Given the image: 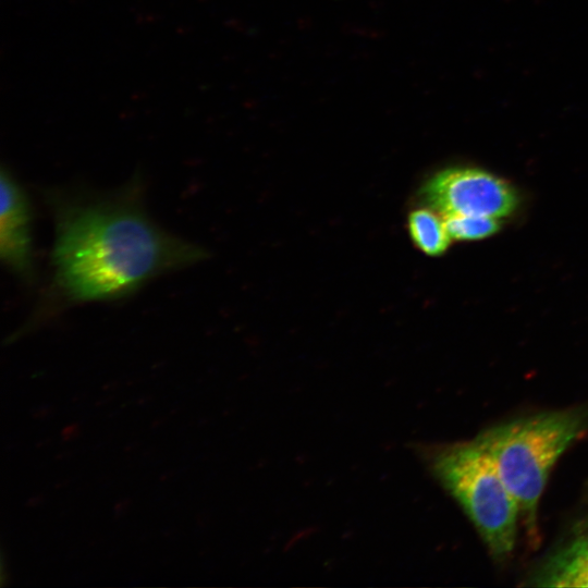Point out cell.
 <instances>
[{"label": "cell", "mask_w": 588, "mask_h": 588, "mask_svg": "<svg viewBox=\"0 0 588 588\" xmlns=\"http://www.w3.org/2000/svg\"><path fill=\"white\" fill-rule=\"evenodd\" d=\"M138 179L105 194L50 192L52 291L68 304L130 295L150 280L207 257L146 212Z\"/></svg>", "instance_id": "1"}, {"label": "cell", "mask_w": 588, "mask_h": 588, "mask_svg": "<svg viewBox=\"0 0 588 588\" xmlns=\"http://www.w3.org/2000/svg\"><path fill=\"white\" fill-rule=\"evenodd\" d=\"M587 422L580 409L544 412L497 425L474 439L516 500L531 539L538 537V504L550 471Z\"/></svg>", "instance_id": "2"}, {"label": "cell", "mask_w": 588, "mask_h": 588, "mask_svg": "<svg viewBox=\"0 0 588 588\" xmlns=\"http://www.w3.org/2000/svg\"><path fill=\"white\" fill-rule=\"evenodd\" d=\"M419 451L431 474L473 523L489 552L497 560L511 554L519 509L487 453L475 440Z\"/></svg>", "instance_id": "3"}, {"label": "cell", "mask_w": 588, "mask_h": 588, "mask_svg": "<svg viewBox=\"0 0 588 588\" xmlns=\"http://www.w3.org/2000/svg\"><path fill=\"white\" fill-rule=\"evenodd\" d=\"M421 196L442 217L501 218L518 205V195L509 182L475 168H451L434 174L424 185Z\"/></svg>", "instance_id": "4"}, {"label": "cell", "mask_w": 588, "mask_h": 588, "mask_svg": "<svg viewBox=\"0 0 588 588\" xmlns=\"http://www.w3.org/2000/svg\"><path fill=\"white\" fill-rule=\"evenodd\" d=\"M0 194V258L20 279L33 281L30 204L22 186L4 168L1 170Z\"/></svg>", "instance_id": "5"}, {"label": "cell", "mask_w": 588, "mask_h": 588, "mask_svg": "<svg viewBox=\"0 0 588 588\" xmlns=\"http://www.w3.org/2000/svg\"><path fill=\"white\" fill-rule=\"evenodd\" d=\"M539 587H588V526L540 566L531 577Z\"/></svg>", "instance_id": "6"}, {"label": "cell", "mask_w": 588, "mask_h": 588, "mask_svg": "<svg viewBox=\"0 0 588 588\" xmlns=\"http://www.w3.org/2000/svg\"><path fill=\"white\" fill-rule=\"evenodd\" d=\"M408 231L412 241L421 252L429 256L443 254L451 236L443 220L428 208H417L408 216Z\"/></svg>", "instance_id": "7"}, {"label": "cell", "mask_w": 588, "mask_h": 588, "mask_svg": "<svg viewBox=\"0 0 588 588\" xmlns=\"http://www.w3.org/2000/svg\"><path fill=\"white\" fill-rule=\"evenodd\" d=\"M445 229L455 240H479L488 237L500 229V221L487 216H446L442 217Z\"/></svg>", "instance_id": "8"}]
</instances>
